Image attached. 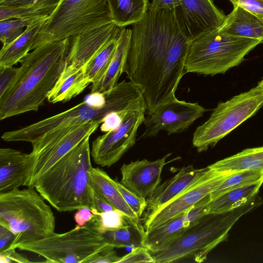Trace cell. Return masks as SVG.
I'll return each mask as SVG.
<instances>
[{
    "mask_svg": "<svg viewBox=\"0 0 263 263\" xmlns=\"http://www.w3.org/2000/svg\"><path fill=\"white\" fill-rule=\"evenodd\" d=\"M90 84L85 78L83 67L76 69L65 66L47 100L51 103L66 102L83 92Z\"/></svg>",
    "mask_w": 263,
    "mask_h": 263,
    "instance_id": "23",
    "label": "cell"
},
{
    "mask_svg": "<svg viewBox=\"0 0 263 263\" xmlns=\"http://www.w3.org/2000/svg\"><path fill=\"white\" fill-rule=\"evenodd\" d=\"M263 203L259 196L254 200L230 211L208 214L185 228L165 249L150 252L155 263H170L192 258L204 261L218 245L227 240L229 232L244 215Z\"/></svg>",
    "mask_w": 263,
    "mask_h": 263,
    "instance_id": "4",
    "label": "cell"
},
{
    "mask_svg": "<svg viewBox=\"0 0 263 263\" xmlns=\"http://www.w3.org/2000/svg\"><path fill=\"white\" fill-rule=\"evenodd\" d=\"M45 200L33 186L0 193V225L15 235L5 248L15 249L54 232L55 216Z\"/></svg>",
    "mask_w": 263,
    "mask_h": 263,
    "instance_id": "6",
    "label": "cell"
},
{
    "mask_svg": "<svg viewBox=\"0 0 263 263\" xmlns=\"http://www.w3.org/2000/svg\"><path fill=\"white\" fill-rule=\"evenodd\" d=\"M102 123L91 121L79 125L60 140L36 155H33L34 162L28 186L83 140L90 136Z\"/></svg>",
    "mask_w": 263,
    "mask_h": 263,
    "instance_id": "17",
    "label": "cell"
},
{
    "mask_svg": "<svg viewBox=\"0 0 263 263\" xmlns=\"http://www.w3.org/2000/svg\"><path fill=\"white\" fill-rule=\"evenodd\" d=\"M122 28L114 23L69 37L65 66L79 69L86 64Z\"/></svg>",
    "mask_w": 263,
    "mask_h": 263,
    "instance_id": "15",
    "label": "cell"
},
{
    "mask_svg": "<svg viewBox=\"0 0 263 263\" xmlns=\"http://www.w3.org/2000/svg\"><path fill=\"white\" fill-rule=\"evenodd\" d=\"M132 34V29L125 28L121 29L117 47L109 66L102 79L91 84L90 93H103L111 89L118 84L119 78L125 72Z\"/></svg>",
    "mask_w": 263,
    "mask_h": 263,
    "instance_id": "20",
    "label": "cell"
},
{
    "mask_svg": "<svg viewBox=\"0 0 263 263\" xmlns=\"http://www.w3.org/2000/svg\"><path fill=\"white\" fill-rule=\"evenodd\" d=\"M170 155L167 154L154 161L138 160L124 164L120 168L121 183L138 196L146 198L159 185L163 168Z\"/></svg>",
    "mask_w": 263,
    "mask_h": 263,
    "instance_id": "16",
    "label": "cell"
},
{
    "mask_svg": "<svg viewBox=\"0 0 263 263\" xmlns=\"http://www.w3.org/2000/svg\"><path fill=\"white\" fill-rule=\"evenodd\" d=\"M145 231L142 224L128 223L125 226L115 231L103 234L106 240L114 248L143 246Z\"/></svg>",
    "mask_w": 263,
    "mask_h": 263,
    "instance_id": "30",
    "label": "cell"
},
{
    "mask_svg": "<svg viewBox=\"0 0 263 263\" xmlns=\"http://www.w3.org/2000/svg\"><path fill=\"white\" fill-rule=\"evenodd\" d=\"M208 110L197 102H188L176 98L146 114L143 123L145 130L140 138L155 137L161 131H165L169 135L181 133Z\"/></svg>",
    "mask_w": 263,
    "mask_h": 263,
    "instance_id": "12",
    "label": "cell"
},
{
    "mask_svg": "<svg viewBox=\"0 0 263 263\" xmlns=\"http://www.w3.org/2000/svg\"><path fill=\"white\" fill-rule=\"evenodd\" d=\"M112 22L123 28L141 21L149 8L148 0H105Z\"/></svg>",
    "mask_w": 263,
    "mask_h": 263,
    "instance_id": "28",
    "label": "cell"
},
{
    "mask_svg": "<svg viewBox=\"0 0 263 263\" xmlns=\"http://www.w3.org/2000/svg\"><path fill=\"white\" fill-rule=\"evenodd\" d=\"M14 249L5 248L0 251V262H30L28 258L17 253Z\"/></svg>",
    "mask_w": 263,
    "mask_h": 263,
    "instance_id": "45",
    "label": "cell"
},
{
    "mask_svg": "<svg viewBox=\"0 0 263 263\" xmlns=\"http://www.w3.org/2000/svg\"><path fill=\"white\" fill-rule=\"evenodd\" d=\"M133 25L125 72L141 89L148 114L177 98L191 41L172 11L148 10Z\"/></svg>",
    "mask_w": 263,
    "mask_h": 263,
    "instance_id": "1",
    "label": "cell"
},
{
    "mask_svg": "<svg viewBox=\"0 0 263 263\" xmlns=\"http://www.w3.org/2000/svg\"><path fill=\"white\" fill-rule=\"evenodd\" d=\"M90 190L93 203L91 209L96 210L98 212H108L116 209L91 183Z\"/></svg>",
    "mask_w": 263,
    "mask_h": 263,
    "instance_id": "40",
    "label": "cell"
},
{
    "mask_svg": "<svg viewBox=\"0 0 263 263\" xmlns=\"http://www.w3.org/2000/svg\"><path fill=\"white\" fill-rule=\"evenodd\" d=\"M55 9L34 5L0 6V21L50 16Z\"/></svg>",
    "mask_w": 263,
    "mask_h": 263,
    "instance_id": "33",
    "label": "cell"
},
{
    "mask_svg": "<svg viewBox=\"0 0 263 263\" xmlns=\"http://www.w3.org/2000/svg\"><path fill=\"white\" fill-rule=\"evenodd\" d=\"M115 183L126 203L140 219L147 206L146 198L138 196L121 182L115 180Z\"/></svg>",
    "mask_w": 263,
    "mask_h": 263,
    "instance_id": "35",
    "label": "cell"
},
{
    "mask_svg": "<svg viewBox=\"0 0 263 263\" xmlns=\"http://www.w3.org/2000/svg\"><path fill=\"white\" fill-rule=\"evenodd\" d=\"M233 5V10L217 30L233 36L263 40V22L242 7Z\"/></svg>",
    "mask_w": 263,
    "mask_h": 263,
    "instance_id": "21",
    "label": "cell"
},
{
    "mask_svg": "<svg viewBox=\"0 0 263 263\" xmlns=\"http://www.w3.org/2000/svg\"><path fill=\"white\" fill-rule=\"evenodd\" d=\"M210 200L209 194L197 202L186 212V223L187 227L208 214V204Z\"/></svg>",
    "mask_w": 263,
    "mask_h": 263,
    "instance_id": "38",
    "label": "cell"
},
{
    "mask_svg": "<svg viewBox=\"0 0 263 263\" xmlns=\"http://www.w3.org/2000/svg\"><path fill=\"white\" fill-rule=\"evenodd\" d=\"M14 237L15 235L10 231L0 236V251L4 249L13 240Z\"/></svg>",
    "mask_w": 263,
    "mask_h": 263,
    "instance_id": "47",
    "label": "cell"
},
{
    "mask_svg": "<svg viewBox=\"0 0 263 263\" xmlns=\"http://www.w3.org/2000/svg\"><path fill=\"white\" fill-rule=\"evenodd\" d=\"M250 12L263 22V0H229Z\"/></svg>",
    "mask_w": 263,
    "mask_h": 263,
    "instance_id": "41",
    "label": "cell"
},
{
    "mask_svg": "<svg viewBox=\"0 0 263 263\" xmlns=\"http://www.w3.org/2000/svg\"><path fill=\"white\" fill-rule=\"evenodd\" d=\"M44 17L45 16L0 21V40L3 46H6L14 41L23 33L25 28Z\"/></svg>",
    "mask_w": 263,
    "mask_h": 263,
    "instance_id": "34",
    "label": "cell"
},
{
    "mask_svg": "<svg viewBox=\"0 0 263 263\" xmlns=\"http://www.w3.org/2000/svg\"><path fill=\"white\" fill-rule=\"evenodd\" d=\"M91 209L94 216L89 222L102 234L118 230L129 223L126 216L118 209L104 212H98L96 210Z\"/></svg>",
    "mask_w": 263,
    "mask_h": 263,
    "instance_id": "32",
    "label": "cell"
},
{
    "mask_svg": "<svg viewBox=\"0 0 263 263\" xmlns=\"http://www.w3.org/2000/svg\"><path fill=\"white\" fill-rule=\"evenodd\" d=\"M263 182L234 189L212 200L208 204V214L226 213L246 204L256 198Z\"/></svg>",
    "mask_w": 263,
    "mask_h": 263,
    "instance_id": "26",
    "label": "cell"
},
{
    "mask_svg": "<svg viewBox=\"0 0 263 263\" xmlns=\"http://www.w3.org/2000/svg\"><path fill=\"white\" fill-rule=\"evenodd\" d=\"M117 263H155L149 250L145 247H138L125 255L120 257Z\"/></svg>",
    "mask_w": 263,
    "mask_h": 263,
    "instance_id": "36",
    "label": "cell"
},
{
    "mask_svg": "<svg viewBox=\"0 0 263 263\" xmlns=\"http://www.w3.org/2000/svg\"><path fill=\"white\" fill-rule=\"evenodd\" d=\"M119 35L109 41L83 66L85 78L90 84L100 81L106 73L115 53Z\"/></svg>",
    "mask_w": 263,
    "mask_h": 263,
    "instance_id": "29",
    "label": "cell"
},
{
    "mask_svg": "<svg viewBox=\"0 0 263 263\" xmlns=\"http://www.w3.org/2000/svg\"><path fill=\"white\" fill-rule=\"evenodd\" d=\"M259 83L263 86V78L262 80L260 82H259Z\"/></svg>",
    "mask_w": 263,
    "mask_h": 263,
    "instance_id": "48",
    "label": "cell"
},
{
    "mask_svg": "<svg viewBox=\"0 0 263 263\" xmlns=\"http://www.w3.org/2000/svg\"><path fill=\"white\" fill-rule=\"evenodd\" d=\"M186 214V212L145 231L143 246L152 252L165 249L187 227Z\"/></svg>",
    "mask_w": 263,
    "mask_h": 263,
    "instance_id": "25",
    "label": "cell"
},
{
    "mask_svg": "<svg viewBox=\"0 0 263 263\" xmlns=\"http://www.w3.org/2000/svg\"><path fill=\"white\" fill-rule=\"evenodd\" d=\"M49 16H45L29 25L19 37L2 46L0 51V67H13L20 63L31 50L41 28Z\"/></svg>",
    "mask_w": 263,
    "mask_h": 263,
    "instance_id": "22",
    "label": "cell"
},
{
    "mask_svg": "<svg viewBox=\"0 0 263 263\" xmlns=\"http://www.w3.org/2000/svg\"><path fill=\"white\" fill-rule=\"evenodd\" d=\"M263 106V86L257 85L248 91L219 103L209 118L196 128L192 144L199 153L214 147L221 139L251 118Z\"/></svg>",
    "mask_w": 263,
    "mask_h": 263,
    "instance_id": "10",
    "label": "cell"
},
{
    "mask_svg": "<svg viewBox=\"0 0 263 263\" xmlns=\"http://www.w3.org/2000/svg\"><path fill=\"white\" fill-rule=\"evenodd\" d=\"M144 106L146 107V105H143L123 110L110 112L103 119L102 123H101L102 124L100 126L101 130L103 132L106 133L111 130L117 128L120 125L123 118L130 110Z\"/></svg>",
    "mask_w": 263,
    "mask_h": 263,
    "instance_id": "39",
    "label": "cell"
},
{
    "mask_svg": "<svg viewBox=\"0 0 263 263\" xmlns=\"http://www.w3.org/2000/svg\"><path fill=\"white\" fill-rule=\"evenodd\" d=\"M232 173L219 172L210 168L202 177L157 212L144 223L145 231L185 213L197 202L210 194Z\"/></svg>",
    "mask_w": 263,
    "mask_h": 263,
    "instance_id": "13",
    "label": "cell"
},
{
    "mask_svg": "<svg viewBox=\"0 0 263 263\" xmlns=\"http://www.w3.org/2000/svg\"><path fill=\"white\" fill-rule=\"evenodd\" d=\"M208 166L216 171L224 173L245 170L263 171V146L243 149Z\"/></svg>",
    "mask_w": 263,
    "mask_h": 263,
    "instance_id": "27",
    "label": "cell"
},
{
    "mask_svg": "<svg viewBox=\"0 0 263 263\" xmlns=\"http://www.w3.org/2000/svg\"><path fill=\"white\" fill-rule=\"evenodd\" d=\"M113 247L104 236L88 222L83 227L77 226L63 233L53 232L34 241L22 243L15 247L44 257L45 262L87 263L101 252Z\"/></svg>",
    "mask_w": 263,
    "mask_h": 263,
    "instance_id": "9",
    "label": "cell"
},
{
    "mask_svg": "<svg viewBox=\"0 0 263 263\" xmlns=\"http://www.w3.org/2000/svg\"><path fill=\"white\" fill-rule=\"evenodd\" d=\"M180 5V0H152L148 10L153 12L162 10L175 11Z\"/></svg>",
    "mask_w": 263,
    "mask_h": 263,
    "instance_id": "44",
    "label": "cell"
},
{
    "mask_svg": "<svg viewBox=\"0 0 263 263\" xmlns=\"http://www.w3.org/2000/svg\"><path fill=\"white\" fill-rule=\"evenodd\" d=\"M19 68L0 67V98L5 95L14 85Z\"/></svg>",
    "mask_w": 263,
    "mask_h": 263,
    "instance_id": "37",
    "label": "cell"
},
{
    "mask_svg": "<svg viewBox=\"0 0 263 263\" xmlns=\"http://www.w3.org/2000/svg\"><path fill=\"white\" fill-rule=\"evenodd\" d=\"M90 183L116 209L122 211L128 218L129 223L140 224V219L124 200L117 188L115 180L103 170L92 167L90 173Z\"/></svg>",
    "mask_w": 263,
    "mask_h": 263,
    "instance_id": "24",
    "label": "cell"
},
{
    "mask_svg": "<svg viewBox=\"0 0 263 263\" xmlns=\"http://www.w3.org/2000/svg\"><path fill=\"white\" fill-rule=\"evenodd\" d=\"M92 210L88 207L79 209L74 215V220L79 227H83L89 222L93 217Z\"/></svg>",
    "mask_w": 263,
    "mask_h": 263,
    "instance_id": "46",
    "label": "cell"
},
{
    "mask_svg": "<svg viewBox=\"0 0 263 263\" xmlns=\"http://www.w3.org/2000/svg\"><path fill=\"white\" fill-rule=\"evenodd\" d=\"M90 136L40 176L31 186L60 212L92 208Z\"/></svg>",
    "mask_w": 263,
    "mask_h": 263,
    "instance_id": "3",
    "label": "cell"
},
{
    "mask_svg": "<svg viewBox=\"0 0 263 263\" xmlns=\"http://www.w3.org/2000/svg\"><path fill=\"white\" fill-rule=\"evenodd\" d=\"M61 0H0V6L34 5L57 8Z\"/></svg>",
    "mask_w": 263,
    "mask_h": 263,
    "instance_id": "42",
    "label": "cell"
},
{
    "mask_svg": "<svg viewBox=\"0 0 263 263\" xmlns=\"http://www.w3.org/2000/svg\"><path fill=\"white\" fill-rule=\"evenodd\" d=\"M263 40L226 34L217 29L191 41L186 57L185 73L214 76L239 65Z\"/></svg>",
    "mask_w": 263,
    "mask_h": 263,
    "instance_id": "7",
    "label": "cell"
},
{
    "mask_svg": "<svg viewBox=\"0 0 263 263\" xmlns=\"http://www.w3.org/2000/svg\"><path fill=\"white\" fill-rule=\"evenodd\" d=\"M114 248H108L90 259L87 263H117L120 257L116 254Z\"/></svg>",
    "mask_w": 263,
    "mask_h": 263,
    "instance_id": "43",
    "label": "cell"
},
{
    "mask_svg": "<svg viewBox=\"0 0 263 263\" xmlns=\"http://www.w3.org/2000/svg\"><path fill=\"white\" fill-rule=\"evenodd\" d=\"M174 11L180 28L192 41L200 35L218 29L226 16L213 0H180Z\"/></svg>",
    "mask_w": 263,
    "mask_h": 263,
    "instance_id": "14",
    "label": "cell"
},
{
    "mask_svg": "<svg viewBox=\"0 0 263 263\" xmlns=\"http://www.w3.org/2000/svg\"><path fill=\"white\" fill-rule=\"evenodd\" d=\"M146 112V106L130 110L118 127L98 136L92 141L90 154L96 164L110 166L134 146Z\"/></svg>",
    "mask_w": 263,
    "mask_h": 263,
    "instance_id": "11",
    "label": "cell"
},
{
    "mask_svg": "<svg viewBox=\"0 0 263 263\" xmlns=\"http://www.w3.org/2000/svg\"><path fill=\"white\" fill-rule=\"evenodd\" d=\"M111 23L105 0H61L43 24L31 50Z\"/></svg>",
    "mask_w": 263,
    "mask_h": 263,
    "instance_id": "8",
    "label": "cell"
},
{
    "mask_svg": "<svg viewBox=\"0 0 263 263\" xmlns=\"http://www.w3.org/2000/svg\"><path fill=\"white\" fill-rule=\"evenodd\" d=\"M34 162L30 152L11 148L0 149V193L28 186Z\"/></svg>",
    "mask_w": 263,
    "mask_h": 263,
    "instance_id": "19",
    "label": "cell"
},
{
    "mask_svg": "<svg viewBox=\"0 0 263 263\" xmlns=\"http://www.w3.org/2000/svg\"><path fill=\"white\" fill-rule=\"evenodd\" d=\"M105 92L106 101L102 107L92 106L84 101L62 112L21 128L5 132L1 138L7 142L31 143L39 136L54 129L91 121L102 123L104 118L110 112L138 107L144 103L141 90L130 81L123 80Z\"/></svg>",
    "mask_w": 263,
    "mask_h": 263,
    "instance_id": "5",
    "label": "cell"
},
{
    "mask_svg": "<svg viewBox=\"0 0 263 263\" xmlns=\"http://www.w3.org/2000/svg\"><path fill=\"white\" fill-rule=\"evenodd\" d=\"M209 166L195 168L192 165L183 167L173 177L159 185L146 199V211L144 224L159 210L202 177Z\"/></svg>",
    "mask_w": 263,
    "mask_h": 263,
    "instance_id": "18",
    "label": "cell"
},
{
    "mask_svg": "<svg viewBox=\"0 0 263 263\" xmlns=\"http://www.w3.org/2000/svg\"><path fill=\"white\" fill-rule=\"evenodd\" d=\"M69 46V38L49 43L20 61L14 85L0 98L1 120L37 111L44 104L64 70Z\"/></svg>",
    "mask_w": 263,
    "mask_h": 263,
    "instance_id": "2",
    "label": "cell"
},
{
    "mask_svg": "<svg viewBox=\"0 0 263 263\" xmlns=\"http://www.w3.org/2000/svg\"><path fill=\"white\" fill-rule=\"evenodd\" d=\"M263 182V171L245 170L232 173L210 194L211 200L231 190Z\"/></svg>",
    "mask_w": 263,
    "mask_h": 263,
    "instance_id": "31",
    "label": "cell"
}]
</instances>
